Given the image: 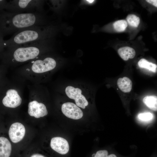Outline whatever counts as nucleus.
I'll return each mask as SVG.
<instances>
[{"label": "nucleus", "instance_id": "nucleus-1", "mask_svg": "<svg viewBox=\"0 0 157 157\" xmlns=\"http://www.w3.org/2000/svg\"><path fill=\"white\" fill-rule=\"evenodd\" d=\"M43 23L40 13H13L0 10V32L3 37Z\"/></svg>", "mask_w": 157, "mask_h": 157}, {"label": "nucleus", "instance_id": "nucleus-2", "mask_svg": "<svg viewBox=\"0 0 157 157\" xmlns=\"http://www.w3.org/2000/svg\"><path fill=\"white\" fill-rule=\"evenodd\" d=\"M47 28L41 26H34L20 30L14 33L9 39L5 40V48L18 46L42 41L46 37Z\"/></svg>", "mask_w": 157, "mask_h": 157}, {"label": "nucleus", "instance_id": "nucleus-3", "mask_svg": "<svg viewBox=\"0 0 157 157\" xmlns=\"http://www.w3.org/2000/svg\"><path fill=\"white\" fill-rule=\"evenodd\" d=\"M44 45L42 40L7 48L12 54L13 62H24L36 58Z\"/></svg>", "mask_w": 157, "mask_h": 157}, {"label": "nucleus", "instance_id": "nucleus-4", "mask_svg": "<svg viewBox=\"0 0 157 157\" xmlns=\"http://www.w3.org/2000/svg\"><path fill=\"white\" fill-rule=\"evenodd\" d=\"M43 1L38 0H12L8 1L5 10L11 13H40Z\"/></svg>", "mask_w": 157, "mask_h": 157}, {"label": "nucleus", "instance_id": "nucleus-5", "mask_svg": "<svg viewBox=\"0 0 157 157\" xmlns=\"http://www.w3.org/2000/svg\"><path fill=\"white\" fill-rule=\"evenodd\" d=\"M31 68L36 73H42L51 70L56 66L55 60L51 57H47L43 60L37 59L33 61Z\"/></svg>", "mask_w": 157, "mask_h": 157}, {"label": "nucleus", "instance_id": "nucleus-6", "mask_svg": "<svg viewBox=\"0 0 157 157\" xmlns=\"http://www.w3.org/2000/svg\"><path fill=\"white\" fill-rule=\"evenodd\" d=\"M65 92L69 98L75 100L78 106L85 109V106L88 105V101L84 96L81 94L82 91L79 88L69 86L66 88Z\"/></svg>", "mask_w": 157, "mask_h": 157}, {"label": "nucleus", "instance_id": "nucleus-7", "mask_svg": "<svg viewBox=\"0 0 157 157\" xmlns=\"http://www.w3.org/2000/svg\"><path fill=\"white\" fill-rule=\"evenodd\" d=\"M63 114L68 118L78 119L81 118L83 115L81 109L76 105L70 102L63 104L61 107Z\"/></svg>", "mask_w": 157, "mask_h": 157}, {"label": "nucleus", "instance_id": "nucleus-8", "mask_svg": "<svg viewBox=\"0 0 157 157\" xmlns=\"http://www.w3.org/2000/svg\"><path fill=\"white\" fill-rule=\"evenodd\" d=\"M25 133L24 126L21 123L15 122L10 126L8 134L11 141L16 143L20 142L24 138Z\"/></svg>", "mask_w": 157, "mask_h": 157}, {"label": "nucleus", "instance_id": "nucleus-9", "mask_svg": "<svg viewBox=\"0 0 157 157\" xmlns=\"http://www.w3.org/2000/svg\"><path fill=\"white\" fill-rule=\"evenodd\" d=\"M22 99L17 91L14 89H9L6 92V95L2 100L3 105L6 107L15 108L21 104Z\"/></svg>", "mask_w": 157, "mask_h": 157}, {"label": "nucleus", "instance_id": "nucleus-10", "mask_svg": "<svg viewBox=\"0 0 157 157\" xmlns=\"http://www.w3.org/2000/svg\"><path fill=\"white\" fill-rule=\"evenodd\" d=\"M50 146L52 149L61 155L67 154L69 151V146L67 141L60 137L52 138L51 141Z\"/></svg>", "mask_w": 157, "mask_h": 157}, {"label": "nucleus", "instance_id": "nucleus-11", "mask_svg": "<svg viewBox=\"0 0 157 157\" xmlns=\"http://www.w3.org/2000/svg\"><path fill=\"white\" fill-rule=\"evenodd\" d=\"M28 112L30 115L37 118L43 117L48 114L45 105L36 101H33L29 103Z\"/></svg>", "mask_w": 157, "mask_h": 157}, {"label": "nucleus", "instance_id": "nucleus-12", "mask_svg": "<svg viewBox=\"0 0 157 157\" xmlns=\"http://www.w3.org/2000/svg\"><path fill=\"white\" fill-rule=\"evenodd\" d=\"M12 150L11 144L6 138L0 137V157H9Z\"/></svg>", "mask_w": 157, "mask_h": 157}, {"label": "nucleus", "instance_id": "nucleus-13", "mask_svg": "<svg viewBox=\"0 0 157 157\" xmlns=\"http://www.w3.org/2000/svg\"><path fill=\"white\" fill-rule=\"evenodd\" d=\"M117 83L119 89L124 92H129L132 89V82L127 77H124L119 78L117 80Z\"/></svg>", "mask_w": 157, "mask_h": 157}, {"label": "nucleus", "instance_id": "nucleus-14", "mask_svg": "<svg viewBox=\"0 0 157 157\" xmlns=\"http://www.w3.org/2000/svg\"><path fill=\"white\" fill-rule=\"evenodd\" d=\"M119 54L124 60H127L129 58L132 59L135 56V52L133 48L124 47L120 48L118 51Z\"/></svg>", "mask_w": 157, "mask_h": 157}, {"label": "nucleus", "instance_id": "nucleus-15", "mask_svg": "<svg viewBox=\"0 0 157 157\" xmlns=\"http://www.w3.org/2000/svg\"><path fill=\"white\" fill-rule=\"evenodd\" d=\"M144 103L149 108L154 110H157V97L156 96H147L143 99Z\"/></svg>", "mask_w": 157, "mask_h": 157}, {"label": "nucleus", "instance_id": "nucleus-16", "mask_svg": "<svg viewBox=\"0 0 157 157\" xmlns=\"http://www.w3.org/2000/svg\"><path fill=\"white\" fill-rule=\"evenodd\" d=\"M138 65L140 68L147 69L153 72H156L157 71V65L149 62L144 59H141L138 61Z\"/></svg>", "mask_w": 157, "mask_h": 157}, {"label": "nucleus", "instance_id": "nucleus-17", "mask_svg": "<svg viewBox=\"0 0 157 157\" xmlns=\"http://www.w3.org/2000/svg\"><path fill=\"white\" fill-rule=\"evenodd\" d=\"M128 23L131 26L137 27L140 22L139 18L133 14L128 15L126 18Z\"/></svg>", "mask_w": 157, "mask_h": 157}, {"label": "nucleus", "instance_id": "nucleus-18", "mask_svg": "<svg viewBox=\"0 0 157 157\" xmlns=\"http://www.w3.org/2000/svg\"><path fill=\"white\" fill-rule=\"evenodd\" d=\"M114 29L117 31L122 32L124 31L128 26L126 21L124 20H121L115 22L113 24Z\"/></svg>", "mask_w": 157, "mask_h": 157}, {"label": "nucleus", "instance_id": "nucleus-19", "mask_svg": "<svg viewBox=\"0 0 157 157\" xmlns=\"http://www.w3.org/2000/svg\"><path fill=\"white\" fill-rule=\"evenodd\" d=\"M153 117V115L150 113H140L138 116L139 119L144 121L149 120L152 119Z\"/></svg>", "mask_w": 157, "mask_h": 157}, {"label": "nucleus", "instance_id": "nucleus-20", "mask_svg": "<svg viewBox=\"0 0 157 157\" xmlns=\"http://www.w3.org/2000/svg\"><path fill=\"white\" fill-rule=\"evenodd\" d=\"M109 153L106 150H99L93 153L92 157H107Z\"/></svg>", "mask_w": 157, "mask_h": 157}, {"label": "nucleus", "instance_id": "nucleus-21", "mask_svg": "<svg viewBox=\"0 0 157 157\" xmlns=\"http://www.w3.org/2000/svg\"><path fill=\"white\" fill-rule=\"evenodd\" d=\"M4 37L0 32V51L3 50L5 48L4 46V40L3 39Z\"/></svg>", "mask_w": 157, "mask_h": 157}, {"label": "nucleus", "instance_id": "nucleus-22", "mask_svg": "<svg viewBox=\"0 0 157 157\" xmlns=\"http://www.w3.org/2000/svg\"><path fill=\"white\" fill-rule=\"evenodd\" d=\"M7 2L6 0H0V10H5Z\"/></svg>", "mask_w": 157, "mask_h": 157}, {"label": "nucleus", "instance_id": "nucleus-23", "mask_svg": "<svg viewBox=\"0 0 157 157\" xmlns=\"http://www.w3.org/2000/svg\"><path fill=\"white\" fill-rule=\"evenodd\" d=\"M146 1L156 7H157V1L156 0H147Z\"/></svg>", "mask_w": 157, "mask_h": 157}, {"label": "nucleus", "instance_id": "nucleus-24", "mask_svg": "<svg viewBox=\"0 0 157 157\" xmlns=\"http://www.w3.org/2000/svg\"><path fill=\"white\" fill-rule=\"evenodd\" d=\"M30 157H46L45 156L40 154H35L32 155Z\"/></svg>", "mask_w": 157, "mask_h": 157}, {"label": "nucleus", "instance_id": "nucleus-25", "mask_svg": "<svg viewBox=\"0 0 157 157\" xmlns=\"http://www.w3.org/2000/svg\"><path fill=\"white\" fill-rule=\"evenodd\" d=\"M107 157H118L117 156L114 154H108Z\"/></svg>", "mask_w": 157, "mask_h": 157}, {"label": "nucleus", "instance_id": "nucleus-26", "mask_svg": "<svg viewBox=\"0 0 157 157\" xmlns=\"http://www.w3.org/2000/svg\"><path fill=\"white\" fill-rule=\"evenodd\" d=\"M86 1L89 2L90 3H91L93 2L94 1V0H87Z\"/></svg>", "mask_w": 157, "mask_h": 157}]
</instances>
